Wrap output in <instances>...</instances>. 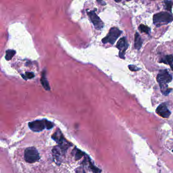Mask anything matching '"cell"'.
<instances>
[{"instance_id": "cell-11", "label": "cell", "mask_w": 173, "mask_h": 173, "mask_svg": "<svg viewBox=\"0 0 173 173\" xmlns=\"http://www.w3.org/2000/svg\"><path fill=\"white\" fill-rule=\"evenodd\" d=\"M41 82L43 86V87H44L46 90H50V88L49 86V84L48 83V81H47V80L46 79L45 74H44V73H43V74H42V78L41 79Z\"/></svg>"}, {"instance_id": "cell-13", "label": "cell", "mask_w": 173, "mask_h": 173, "mask_svg": "<svg viewBox=\"0 0 173 173\" xmlns=\"http://www.w3.org/2000/svg\"><path fill=\"white\" fill-rule=\"evenodd\" d=\"M74 152H75L74 153L75 158L76 161H78V160L80 159L82 157L84 156V155L85 154L78 148H76L75 150H74Z\"/></svg>"}, {"instance_id": "cell-21", "label": "cell", "mask_w": 173, "mask_h": 173, "mask_svg": "<svg viewBox=\"0 0 173 173\" xmlns=\"http://www.w3.org/2000/svg\"><path fill=\"white\" fill-rule=\"evenodd\" d=\"M172 152H173V150H172Z\"/></svg>"}, {"instance_id": "cell-16", "label": "cell", "mask_w": 173, "mask_h": 173, "mask_svg": "<svg viewBox=\"0 0 173 173\" xmlns=\"http://www.w3.org/2000/svg\"><path fill=\"white\" fill-rule=\"evenodd\" d=\"M165 3L166 4V9L170 12H172V7L173 5V2L172 1H165Z\"/></svg>"}, {"instance_id": "cell-2", "label": "cell", "mask_w": 173, "mask_h": 173, "mask_svg": "<svg viewBox=\"0 0 173 173\" xmlns=\"http://www.w3.org/2000/svg\"><path fill=\"white\" fill-rule=\"evenodd\" d=\"M157 81L159 84L162 93H163L168 89L167 84L172 80V76L167 70L160 71L156 77Z\"/></svg>"}, {"instance_id": "cell-6", "label": "cell", "mask_w": 173, "mask_h": 173, "mask_svg": "<svg viewBox=\"0 0 173 173\" xmlns=\"http://www.w3.org/2000/svg\"><path fill=\"white\" fill-rule=\"evenodd\" d=\"M122 31H121L118 28L114 27L112 28L109 31V33L104 38H103L102 41L103 43L106 44L109 43L111 44H114L118 38L121 34Z\"/></svg>"}, {"instance_id": "cell-10", "label": "cell", "mask_w": 173, "mask_h": 173, "mask_svg": "<svg viewBox=\"0 0 173 173\" xmlns=\"http://www.w3.org/2000/svg\"><path fill=\"white\" fill-rule=\"evenodd\" d=\"M142 44L143 41L141 37L139 34L136 32L135 37V48L137 50H139L141 49Z\"/></svg>"}, {"instance_id": "cell-7", "label": "cell", "mask_w": 173, "mask_h": 173, "mask_svg": "<svg viewBox=\"0 0 173 173\" xmlns=\"http://www.w3.org/2000/svg\"><path fill=\"white\" fill-rule=\"evenodd\" d=\"M128 47V44L127 42V39L125 37H122L120 38L118 41L117 43L116 44V47L120 51L119 53V57L122 58H125V51L127 50Z\"/></svg>"}, {"instance_id": "cell-1", "label": "cell", "mask_w": 173, "mask_h": 173, "mask_svg": "<svg viewBox=\"0 0 173 173\" xmlns=\"http://www.w3.org/2000/svg\"><path fill=\"white\" fill-rule=\"evenodd\" d=\"M29 127L34 132H40L44 129H50L54 127V123L47 119L36 120L29 123Z\"/></svg>"}, {"instance_id": "cell-18", "label": "cell", "mask_w": 173, "mask_h": 173, "mask_svg": "<svg viewBox=\"0 0 173 173\" xmlns=\"http://www.w3.org/2000/svg\"><path fill=\"white\" fill-rule=\"evenodd\" d=\"M35 75L32 72H26L25 73V77L28 79H32L34 78Z\"/></svg>"}, {"instance_id": "cell-14", "label": "cell", "mask_w": 173, "mask_h": 173, "mask_svg": "<svg viewBox=\"0 0 173 173\" xmlns=\"http://www.w3.org/2000/svg\"><path fill=\"white\" fill-rule=\"evenodd\" d=\"M16 52L14 50H7L6 52V56H5V58L7 60H11L12 58L13 57V56L15 54Z\"/></svg>"}, {"instance_id": "cell-15", "label": "cell", "mask_w": 173, "mask_h": 173, "mask_svg": "<svg viewBox=\"0 0 173 173\" xmlns=\"http://www.w3.org/2000/svg\"><path fill=\"white\" fill-rule=\"evenodd\" d=\"M139 29L142 33H145L147 34H149L150 33V29L144 24H140L139 27Z\"/></svg>"}, {"instance_id": "cell-8", "label": "cell", "mask_w": 173, "mask_h": 173, "mask_svg": "<svg viewBox=\"0 0 173 173\" xmlns=\"http://www.w3.org/2000/svg\"><path fill=\"white\" fill-rule=\"evenodd\" d=\"M87 14L95 28L97 29H101L103 28V23L94 11H91L88 12H87Z\"/></svg>"}, {"instance_id": "cell-19", "label": "cell", "mask_w": 173, "mask_h": 173, "mask_svg": "<svg viewBox=\"0 0 173 173\" xmlns=\"http://www.w3.org/2000/svg\"><path fill=\"white\" fill-rule=\"evenodd\" d=\"M76 173H85L83 168L82 167H79L77 168L76 169Z\"/></svg>"}, {"instance_id": "cell-20", "label": "cell", "mask_w": 173, "mask_h": 173, "mask_svg": "<svg viewBox=\"0 0 173 173\" xmlns=\"http://www.w3.org/2000/svg\"><path fill=\"white\" fill-rule=\"evenodd\" d=\"M171 68H172V70H173V64H172V65L171 66Z\"/></svg>"}, {"instance_id": "cell-4", "label": "cell", "mask_w": 173, "mask_h": 173, "mask_svg": "<svg viewBox=\"0 0 173 173\" xmlns=\"http://www.w3.org/2000/svg\"><path fill=\"white\" fill-rule=\"evenodd\" d=\"M24 159L29 163H33L38 161L40 159V154L36 148L30 147L24 150Z\"/></svg>"}, {"instance_id": "cell-3", "label": "cell", "mask_w": 173, "mask_h": 173, "mask_svg": "<svg viewBox=\"0 0 173 173\" xmlns=\"http://www.w3.org/2000/svg\"><path fill=\"white\" fill-rule=\"evenodd\" d=\"M173 20L172 15L169 13L161 12L154 15L153 17V23L157 27L162 24H167Z\"/></svg>"}, {"instance_id": "cell-5", "label": "cell", "mask_w": 173, "mask_h": 173, "mask_svg": "<svg viewBox=\"0 0 173 173\" xmlns=\"http://www.w3.org/2000/svg\"><path fill=\"white\" fill-rule=\"evenodd\" d=\"M52 138L58 144V147L63 151H66L72 145L64 137L59 129L56 131L52 136Z\"/></svg>"}, {"instance_id": "cell-9", "label": "cell", "mask_w": 173, "mask_h": 173, "mask_svg": "<svg viewBox=\"0 0 173 173\" xmlns=\"http://www.w3.org/2000/svg\"><path fill=\"white\" fill-rule=\"evenodd\" d=\"M156 112L160 116L165 118L169 117L171 114V112L168 110L165 103L161 104L158 106L156 110Z\"/></svg>"}, {"instance_id": "cell-17", "label": "cell", "mask_w": 173, "mask_h": 173, "mask_svg": "<svg viewBox=\"0 0 173 173\" xmlns=\"http://www.w3.org/2000/svg\"><path fill=\"white\" fill-rule=\"evenodd\" d=\"M128 67L129 70H130L132 72H136V71H139L140 70H141L140 68L137 67V66H136L135 65H133V64H130V65L128 66Z\"/></svg>"}, {"instance_id": "cell-12", "label": "cell", "mask_w": 173, "mask_h": 173, "mask_svg": "<svg viewBox=\"0 0 173 173\" xmlns=\"http://www.w3.org/2000/svg\"><path fill=\"white\" fill-rule=\"evenodd\" d=\"M160 62L168 64L171 66L173 62V56L172 55H167L165 57V58L161 60Z\"/></svg>"}]
</instances>
